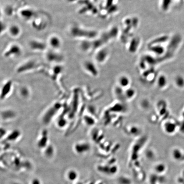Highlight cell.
<instances>
[{
  "mask_svg": "<svg viewBox=\"0 0 184 184\" xmlns=\"http://www.w3.org/2000/svg\"><path fill=\"white\" fill-rule=\"evenodd\" d=\"M60 107H61V105L59 104H55L52 106L48 108L46 111L43 118V121L44 122V123L46 125L50 123V121L52 120L53 118L56 114L57 112L58 111Z\"/></svg>",
  "mask_w": 184,
  "mask_h": 184,
  "instance_id": "4",
  "label": "cell"
},
{
  "mask_svg": "<svg viewBox=\"0 0 184 184\" xmlns=\"http://www.w3.org/2000/svg\"><path fill=\"white\" fill-rule=\"evenodd\" d=\"M19 94L21 98L27 99L30 96V91L26 86H21L19 88Z\"/></svg>",
  "mask_w": 184,
  "mask_h": 184,
  "instance_id": "16",
  "label": "cell"
},
{
  "mask_svg": "<svg viewBox=\"0 0 184 184\" xmlns=\"http://www.w3.org/2000/svg\"><path fill=\"white\" fill-rule=\"evenodd\" d=\"M47 44L52 50H58L62 47V41L59 36L53 34L49 37Z\"/></svg>",
  "mask_w": 184,
  "mask_h": 184,
  "instance_id": "6",
  "label": "cell"
},
{
  "mask_svg": "<svg viewBox=\"0 0 184 184\" xmlns=\"http://www.w3.org/2000/svg\"><path fill=\"white\" fill-rule=\"evenodd\" d=\"M80 47L81 50L86 52L93 48V44L90 41H88L87 40H83L80 43Z\"/></svg>",
  "mask_w": 184,
  "mask_h": 184,
  "instance_id": "18",
  "label": "cell"
},
{
  "mask_svg": "<svg viewBox=\"0 0 184 184\" xmlns=\"http://www.w3.org/2000/svg\"><path fill=\"white\" fill-rule=\"evenodd\" d=\"M67 124V121L65 119L61 118L57 121V125L58 127H59L60 128H62L65 127Z\"/></svg>",
  "mask_w": 184,
  "mask_h": 184,
  "instance_id": "25",
  "label": "cell"
},
{
  "mask_svg": "<svg viewBox=\"0 0 184 184\" xmlns=\"http://www.w3.org/2000/svg\"><path fill=\"white\" fill-rule=\"evenodd\" d=\"M22 53L21 46L17 43H12L6 48L3 53L6 58H15L21 56Z\"/></svg>",
  "mask_w": 184,
  "mask_h": 184,
  "instance_id": "2",
  "label": "cell"
},
{
  "mask_svg": "<svg viewBox=\"0 0 184 184\" xmlns=\"http://www.w3.org/2000/svg\"><path fill=\"white\" fill-rule=\"evenodd\" d=\"M8 34L13 38H17L21 34V27L17 24H12L8 27L7 30Z\"/></svg>",
  "mask_w": 184,
  "mask_h": 184,
  "instance_id": "11",
  "label": "cell"
},
{
  "mask_svg": "<svg viewBox=\"0 0 184 184\" xmlns=\"http://www.w3.org/2000/svg\"><path fill=\"white\" fill-rule=\"evenodd\" d=\"M45 58L49 62L58 64L63 60L64 57L58 50L51 49L46 52Z\"/></svg>",
  "mask_w": 184,
  "mask_h": 184,
  "instance_id": "3",
  "label": "cell"
},
{
  "mask_svg": "<svg viewBox=\"0 0 184 184\" xmlns=\"http://www.w3.org/2000/svg\"><path fill=\"white\" fill-rule=\"evenodd\" d=\"M88 144L85 142H78L75 144L74 148L76 152L78 153H83L86 151L89 147Z\"/></svg>",
  "mask_w": 184,
  "mask_h": 184,
  "instance_id": "14",
  "label": "cell"
},
{
  "mask_svg": "<svg viewBox=\"0 0 184 184\" xmlns=\"http://www.w3.org/2000/svg\"><path fill=\"white\" fill-rule=\"evenodd\" d=\"M119 84L121 88L128 87L130 84V79L126 76H122L119 79Z\"/></svg>",
  "mask_w": 184,
  "mask_h": 184,
  "instance_id": "20",
  "label": "cell"
},
{
  "mask_svg": "<svg viewBox=\"0 0 184 184\" xmlns=\"http://www.w3.org/2000/svg\"><path fill=\"white\" fill-rule=\"evenodd\" d=\"M69 34L72 37L83 40H88L96 36V32L84 29L82 27L74 24L69 29Z\"/></svg>",
  "mask_w": 184,
  "mask_h": 184,
  "instance_id": "1",
  "label": "cell"
},
{
  "mask_svg": "<svg viewBox=\"0 0 184 184\" xmlns=\"http://www.w3.org/2000/svg\"><path fill=\"white\" fill-rule=\"evenodd\" d=\"M136 94L135 91L133 88H128L125 91V95L127 99L133 98Z\"/></svg>",
  "mask_w": 184,
  "mask_h": 184,
  "instance_id": "22",
  "label": "cell"
},
{
  "mask_svg": "<svg viewBox=\"0 0 184 184\" xmlns=\"http://www.w3.org/2000/svg\"><path fill=\"white\" fill-rule=\"evenodd\" d=\"M1 119L4 121L12 120L16 117V113L13 110L11 109H4L2 110L1 113Z\"/></svg>",
  "mask_w": 184,
  "mask_h": 184,
  "instance_id": "10",
  "label": "cell"
},
{
  "mask_svg": "<svg viewBox=\"0 0 184 184\" xmlns=\"http://www.w3.org/2000/svg\"><path fill=\"white\" fill-rule=\"evenodd\" d=\"M21 136V132L19 130H14L7 133L5 139L9 142H15L19 140Z\"/></svg>",
  "mask_w": 184,
  "mask_h": 184,
  "instance_id": "12",
  "label": "cell"
},
{
  "mask_svg": "<svg viewBox=\"0 0 184 184\" xmlns=\"http://www.w3.org/2000/svg\"><path fill=\"white\" fill-rule=\"evenodd\" d=\"M164 128L165 132L168 133H173L176 130V126L174 123L167 122L165 124Z\"/></svg>",
  "mask_w": 184,
  "mask_h": 184,
  "instance_id": "17",
  "label": "cell"
},
{
  "mask_svg": "<svg viewBox=\"0 0 184 184\" xmlns=\"http://www.w3.org/2000/svg\"><path fill=\"white\" fill-rule=\"evenodd\" d=\"M12 82L11 80H8L2 85L1 89V100L6 99L10 94L12 88Z\"/></svg>",
  "mask_w": 184,
  "mask_h": 184,
  "instance_id": "9",
  "label": "cell"
},
{
  "mask_svg": "<svg viewBox=\"0 0 184 184\" xmlns=\"http://www.w3.org/2000/svg\"><path fill=\"white\" fill-rule=\"evenodd\" d=\"M39 136L37 142L38 147L44 148L48 146L49 138L47 131L46 130L44 131Z\"/></svg>",
  "mask_w": 184,
  "mask_h": 184,
  "instance_id": "13",
  "label": "cell"
},
{
  "mask_svg": "<svg viewBox=\"0 0 184 184\" xmlns=\"http://www.w3.org/2000/svg\"><path fill=\"white\" fill-rule=\"evenodd\" d=\"M83 68L87 73L90 75L96 77L98 76V72L96 65L90 61H86L83 65Z\"/></svg>",
  "mask_w": 184,
  "mask_h": 184,
  "instance_id": "8",
  "label": "cell"
},
{
  "mask_svg": "<svg viewBox=\"0 0 184 184\" xmlns=\"http://www.w3.org/2000/svg\"><path fill=\"white\" fill-rule=\"evenodd\" d=\"M21 15L23 19L29 20L33 19L36 16L35 11L31 9H27L21 11Z\"/></svg>",
  "mask_w": 184,
  "mask_h": 184,
  "instance_id": "15",
  "label": "cell"
},
{
  "mask_svg": "<svg viewBox=\"0 0 184 184\" xmlns=\"http://www.w3.org/2000/svg\"><path fill=\"white\" fill-rule=\"evenodd\" d=\"M36 65L37 64L35 61L30 60L26 61L18 67L16 69L17 73H22L32 71L36 68Z\"/></svg>",
  "mask_w": 184,
  "mask_h": 184,
  "instance_id": "7",
  "label": "cell"
},
{
  "mask_svg": "<svg viewBox=\"0 0 184 184\" xmlns=\"http://www.w3.org/2000/svg\"><path fill=\"white\" fill-rule=\"evenodd\" d=\"M173 156L174 158L178 160L184 159V155L179 150H174L173 153Z\"/></svg>",
  "mask_w": 184,
  "mask_h": 184,
  "instance_id": "23",
  "label": "cell"
},
{
  "mask_svg": "<svg viewBox=\"0 0 184 184\" xmlns=\"http://www.w3.org/2000/svg\"><path fill=\"white\" fill-rule=\"evenodd\" d=\"M30 49L35 52H44L47 50L48 44L42 41L33 39L29 42Z\"/></svg>",
  "mask_w": 184,
  "mask_h": 184,
  "instance_id": "5",
  "label": "cell"
},
{
  "mask_svg": "<svg viewBox=\"0 0 184 184\" xmlns=\"http://www.w3.org/2000/svg\"><path fill=\"white\" fill-rule=\"evenodd\" d=\"M175 82L176 85L179 87H183L184 86V79L182 76H178L176 78Z\"/></svg>",
  "mask_w": 184,
  "mask_h": 184,
  "instance_id": "24",
  "label": "cell"
},
{
  "mask_svg": "<svg viewBox=\"0 0 184 184\" xmlns=\"http://www.w3.org/2000/svg\"><path fill=\"white\" fill-rule=\"evenodd\" d=\"M167 82V79L165 76L163 75H161V76H159L158 80H157V86L159 88H164L166 86Z\"/></svg>",
  "mask_w": 184,
  "mask_h": 184,
  "instance_id": "21",
  "label": "cell"
},
{
  "mask_svg": "<svg viewBox=\"0 0 184 184\" xmlns=\"http://www.w3.org/2000/svg\"><path fill=\"white\" fill-rule=\"evenodd\" d=\"M107 55H108V53L105 50H99L95 55V59L98 62H102L105 59Z\"/></svg>",
  "mask_w": 184,
  "mask_h": 184,
  "instance_id": "19",
  "label": "cell"
}]
</instances>
